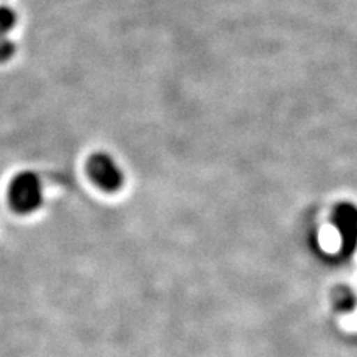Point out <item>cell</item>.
I'll use <instances>...</instances> for the list:
<instances>
[{"mask_svg": "<svg viewBox=\"0 0 357 357\" xmlns=\"http://www.w3.org/2000/svg\"><path fill=\"white\" fill-rule=\"evenodd\" d=\"M10 207L20 215L35 213L42 206L43 189L40 178L31 172L17 174L8 189Z\"/></svg>", "mask_w": 357, "mask_h": 357, "instance_id": "1", "label": "cell"}, {"mask_svg": "<svg viewBox=\"0 0 357 357\" xmlns=\"http://www.w3.org/2000/svg\"><path fill=\"white\" fill-rule=\"evenodd\" d=\"M89 178L105 192H118L124 185V173L110 155L98 152L89 156L86 162Z\"/></svg>", "mask_w": 357, "mask_h": 357, "instance_id": "2", "label": "cell"}, {"mask_svg": "<svg viewBox=\"0 0 357 357\" xmlns=\"http://www.w3.org/2000/svg\"><path fill=\"white\" fill-rule=\"evenodd\" d=\"M332 222L340 232L342 252L353 253L357 245V207L350 203L338 204L332 213Z\"/></svg>", "mask_w": 357, "mask_h": 357, "instance_id": "3", "label": "cell"}, {"mask_svg": "<svg viewBox=\"0 0 357 357\" xmlns=\"http://www.w3.org/2000/svg\"><path fill=\"white\" fill-rule=\"evenodd\" d=\"M18 22L17 10L9 5L0 3V36H9Z\"/></svg>", "mask_w": 357, "mask_h": 357, "instance_id": "4", "label": "cell"}, {"mask_svg": "<svg viewBox=\"0 0 357 357\" xmlns=\"http://www.w3.org/2000/svg\"><path fill=\"white\" fill-rule=\"evenodd\" d=\"M17 47L13 39L8 36H0V64L8 63L15 55Z\"/></svg>", "mask_w": 357, "mask_h": 357, "instance_id": "5", "label": "cell"}]
</instances>
